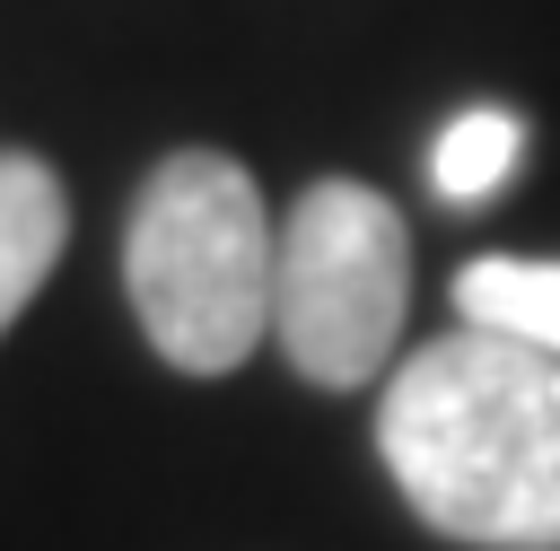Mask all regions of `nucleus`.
Wrapping results in <instances>:
<instances>
[{
	"instance_id": "obj_1",
	"label": "nucleus",
	"mask_w": 560,
	"mask_h": 551,
	"mask_svg": "<svg viewBox=\"0 0 560 551\" xmlns=\"http://www.w3.org/2000/svg\"><path fill=\"white\" fill-rule=\"evenodd\" d=\"M376 455L411 516L472 551H560V359L446 332L385 376Z\"/></svg>"
},
{
	"instance_id": "obj_2",
	"label": "nucleus",
	"mask_w": 560,
	"mask_h": 551,
	"mask_svg": "<svg viewBox=\"0 0 560 551\" xmlns=\"http://www.w3.org/2000/svg\"><path fill=\"white\" fill-rule=\"evenodd\" d=\"M271 210L228 149H175L131 201L122 289L149 350L184 376H228L271 332Z\"/></svg>"
},
{
	"instance_id": "obj_3",
	"label": "nucleus",
	"mask_w": 560,
	"mask_h": 551,
	"mask_svg": "<svg viewBox=\"0 0 560 551\" xmlns=\"http://www.w3.org/2000/svg\"><path fill=\"white\" fill-rule=\"evenodd\" d=\"M411 306V227L376 184L324 175L289 201L271 254V332L306 385H368L394 367Z\"/></svg>"
},
{
	"instance_id": "obj_4",
	"label": "nucleus",
	"mask_w": 560,
	"mask_h": 551,
	"mask_svg": "<svg viewBox=\"0 0 560 551\" xmlns=\"http://www.w3.org/2000/svg\"><path fill=\"white\" fill-rule=\"evenodd\" d=\"M70 245V201H61V175L35 157V149H0V332L26 315V297L52 280Z\"/></svg>"
},
{
	"instance_id": "obj_5",
	"label": "nucleus",
	"mask_w": 560,
	"mask_h": 551,
	"mask_svg": "<svg viewBox=\"0 0 560 551\" xmlns=\"http://www.w3.org/2000/svg\"><path fill=\"white\" fill-rule=\"evenodd\" d=\"M455 306L472 332L525 341L542 359H560V262H525V254H481L455 271Z\"/></svg>"
},
{
	"instance_id": "obj_6",
	"label": "nucleus",
	"mask_w": 560,
	"mask_h": 551,
	"mask_svg": "<svg viewBox=\"0 0 560 551\" xmlns=\"http://www.w3.org/2000/svg\"><path fill=\"white\" fill-rule=\"evenodd\" d=\"M516 157H525V122L508 105H464L429 149V184L438 201H490L516 175Z\"/></svg>"
}]
</instances>
